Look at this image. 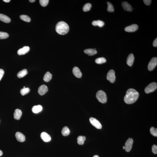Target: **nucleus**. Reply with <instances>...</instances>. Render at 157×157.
Returning <instances> with one entry per match:
<instances>
[{
    "label": "nucleus",
    "mask_w": 157,
    "mask_h": 157,
    "mask_svg": "<svg viewBox=\"0 0 157 157\" xmlns=\"http://www.w3.org/2000/svg\"><path fill=\"white\" fill-rule=\"evenodd\" d=\"M139 93L135 89H130L127 91L126 95L124 98L125 103L128 104H132L135 103L139 97Z\"/></svg>",
    "instance_id": "f257e3e1"
},
{
    "label": "nucleus",
    "mask_w": 157,
    "mask_h": 157,
    "mask_svg": "<svg viewBox=\"0 0 157 157\" xmlns=\"http://www.w3.org/2000/svg\"><path fill=\"white\" fill-rule=\"evenodd\" d=\"M69 30V27L68 25L64 22H60L56 25V31L60 35H65L68 32Z\"/></svg>",
    "instance_id": "f03ea898"
},
{
    "label": "nucleus",
    "mask_w": 157,
    "mask_h": 157,
    "mask_svg": "<svg viewBox=\"0 0 157 157\" xmlns=\"http://www.w3.org/2000/svg\"><path fill=\"white\" fill-rule=\"evenodd\" d=\"M96 98L99 102L102 103H105L107 102V97L106 93L102 90L98 91L96 95Z\"/></svg>",
    "instance_id": "7ed1b4c3"
},
{
    "label": "nucleus",
    "mask_w": 157,
    "mask_h": 157,
    "mask_svg": "<svg viewBox=\"0 0 157 157\" xmlns=\"http://www.w3.org/2000/svg\"><path fill=\"white\" fill-rule=\"evenodd\" d=\"M157 88V84L154 82L151 83L145 88V93H149L153 92L156 90Z\"/></svg>",
    "instance_id": "20e7f679"
},
{
    "label": "nucleus",
    "mask_w": 157,
    "mask_h": 157,
    "mask_svg": "<svg viewBox=\"0 0 157 157\" xmlns=\"http://www.w3.org/2000/svg\"><path fill=\"white\" fill-rule=\"evenodd\" d=\"M157 64V58L153 57L150 61L148 66V69L150 71H152L156 67Z\"/></svg>",
    "instance_id": "39448f33"
},
{
    "label": "nucleus",
    "mask_w": 157,
    "mask_h": 157,
    "mask_svg": "<svg viewBox=\"0 0 157 157\" xmlns=\"http://www.w3.org/2000/svg\"><path fill=\"white\" fill-rule=\"evenodd\" d=\"M107 79L111 83H113L116 80V76L114 70H109L107 75Z\"/></svg>",
    "instance_id": "423d86ee"
},
{
    "label": "nucleus",
    "mask_w": 157,
    "mask_h": 157,
    "mask_svg": "<svg viewBox=\"0 0 157 157\" xmlns=\"http://www.w3.org/2000/svg\"><path fill=\"white\" fill-rule=\"evenodd\" d=\"M91 124L94 126L95 127L98 129H101L102 128V125L100 122L98 120L95 118L91 117L89 119Z\"/></svg>",
    "instance_id": "0eeeda50"
},
{
    "label": "nucleus",
    "mask_w": 157,
    "mask_h": 157,
    "mask_svg": "<svg viewBox=\"0 0 157 157\" xmlns=\"http://www.w3.org/2000/svg\"><path fill=\"white\" fill-rule=\"evenodd\" d=\"M133 142V139L132 138H129L126 141L125 143V150L127 152H129L131 150Z\"/></svg>",
    "instance_id": "6e6552de"
},
{
    "label": "nucleus",
    "mask_w": 157,
    "mask_h": 157,
    "mask_svg": "<svg viewBox=\"0 0 157 157\" xmlns=\"http://www.w3.org/2000/svg\"><path fill=\"white\" fill-rule=\"evenodd\" d=\"M138 28V26L137 24H134L125 27V30L126 32H132L136 31Z\"/></svg>",
    "instance_id": "1a4fd4ad"
},
{
    "label": "nucleus",
    "mask_w": 157,
    "mask_h": 157,
    "mask_svg": "<svg viewBox=\"0 0 157 157\" xmlns=\"http://www.w3.org/2000/svg\"><path fill=\"white\" fill-rule=\"evenodd\" d=\"M48 91L47 86L45 85H42L39 87L38 92L40 95L43 96L47 93Z\"/></svg>",
    "instance_id": "9d476101"
},
{
    "label": "nucleus",
    "mask_w": 157,
    "mask_h": 157,
    "mask_svg": "<svg viewBox=\"0 0 157 157\" xmlns=\"http://www.w3.org/2000/svg\"><path fill=\"white\" fill-rule=\"evenodd\" d=\"M30 50V47L27 46H25L22 48L20 49L17 52L19 55H23L28 53Z\"/></svg>",
    "instance_id": "9b49d317"
},
{
    "label": "nucleus",
    "mask_w": 157,
    "mask_h": 157,
    "mask_svg": "<svg viewBox=\"0 0 157 157\" xmlns=\"http://www.w3.org/2000/svg\"><path fill=\"white\" fill-rule=\"evenodd\" d=\"M41 139L43 141L45 142H50L51 140V137L46 132H42L41 134Z\"/></svg>",
    "instance_id": "f8f14e48"
},
{
    "label": "nucleus",
    "mask_w": 157,
    "mask_h": 157,
    "mask_svg": "<svg viewBox=\"0 0 157 157\" xmlns=\"http://www.w3.org/2000/svg\"><path fill=\"white\" fill-rule=\"evenodd\" d=\"M15 136L17 140L20 142H24L25 141V137L24 135L21 132H17L16 133Z\"/></svg>",
    "instance_id": "ddd939ff"
},
{
    "label": "nucleus",
    "mask_w": 157,
    "mask_h": 157,
    "mask_svg": "<svg viewBox=\"0 0 157 157\" xmlns=\"http://www.w3.org/2000/svg\"><path fill=\"white\" fill-rule=\"evenodd\" d=\"M135 60V57L133 54H129L127 60V63L129 67H132L133 64Z\"/></svg>",
    "instance_id": "4468645a"
},
{
    "label": "nucleus",
    "mask_w": 157,
    "mask_h": 157,
    "mask_svg": "<svg viewBox=\"0 0 157 157\" xmlns=\"http://www.w3.org/2000/svg\"><path fill=\"white\" fill-rule=\"evenodd\" d=\"M73 72L74 75L78 78H80L82 77V73L78 67H74L73 69Z\"/></svg>",
    "instance_id": "2eb2a0df"
},
{
    "label": "nucleus",
    "mask_w": 157,
    "mask_h": 157,
    "mask_svg": "<svg viewBox=\"0 0 157 157\" xmlns=\"http://www.w3.org/2000/svg\"><path fill=\"white\" fill-rule=\"evenodd\" d=\"M122 6L123 9L125 10L130 12L132 10V8L131 6L126 2H122Z\"/></svg>",
    "instance_id": "dca6fc26"
},
{
    "label": "nucleus",
    "mask_w": 157,
    "mask_h": 157,
    "mask_svg": "<svg viewBox=\"0 0 157 157\" xmlns=\"http://www.w3.org/2000/svg\"><path fill=\"white\" fill-rule=\"evenodd\" d=\"M22 114V112L21 110L19 109H15L14 113V119L19 120L21 119Z\"/></svg>",
    "instance_id": "f3484780"
},
{
    "label": "nucleus",
    "mask_w": 157,
    "mask_h": 157,
    "mask_svg": "<svg viewBox=\"0 0 157 157\" xmlns=\"http://www.w3.org/2000/svg\"><path fill=\"white\" fill-rule=\"evenodd\" d=\"M0 21L5 23H9L10 22L11 20L7 16L3 14H0Z\"/></svg>",
    "instance_id": "a211bd4d"
},
{
    "label": "nucleus",
    "mask_w": 157,
    "mask_h": 157,
    "mask_svg": "<svg viewBox=\"0 0 157 157\" xmlns=\"http://www.w3.org/2000/svg\"><path fill=\"white\" fill-rule=\"evenodd\" d=\"M84 52L89 56H91L94 55L97 53L96 50L93 49H88L84 50Z\"/></svg>",
    "instance_id": "6ab92c4d"
},
{
    "label": "nucleus",
    "mask_w": 157,
    "mask_h": 157,
    "mask_svg": "<svg viewBox=\"0 0 157 157\" xmlns=\"http://www.w3.org/2000/svg\"><path fill=\"white\" fill-rule=\"evenodd\" d=\"M43 109L42 106L39 105L37 106H34L32 108V111L34 113H38L41 111Z\"/></svg>",
    "instance_id": "aec40b11"
},
{
    "label": "nucleus",
    "mask_w": 157,
    "mask_h": 157,
    "mask_svg": "<svg viewBox=\"0 0 157 157\" xmlns=\"http://www.w3.org/2000/svg\"><path fill=\"white\" fill-rule=\"evenodd\" d=\"M52 77V75L49 72H47L45 75L44 77V80L46 82H48L51 80Z\"/></svg>",
    "instance_id": "412c9836"
},
{
    "label": "nucleus",
    "mask_w": 157,
    "mask_h": 157,
    "mask_svg": "<svg viewBox=\"0 0 157 157\" xmlns=\"http://www.w3.org/2000/svg\"><path fill=\"white\" fill-rule=\"evenodd\" d=\"M27 74V70L26 69H24L21 70L17 74V76L19 78H21L24 77Z\"/></svg>",
    "instance_id": "4be33fe9"
},
{
    "label": "nucleus",
    "mask_w": 157,
    "mask_h": 157,
    "mask_svg": "<svg viewBox=\"0 0 157 157\" xmlns=\"http://www.w3.org/2000/svg\"><path fill=\"white\" fill-rule=\"evenodd\" d=\"M70 131L68 127H65L62 130V134L63 136H67L70 134Z\"/></svg>",
    "instance_id": "5701e85b"
},
{
    "label": "nucleus",
    "mask_w": 157,
    "mask_h": 157,
    "mask_svg": "<svg viewBox=\"0 0 157 157\" xmlns=\"http://www.w3.org/2000/svg\"><path fill=\"white\" fill-rule=\"evenodd\" d=\"M92 24L93 26H98L100 27H102L104 25L105 23L103 21L100 20H97V21H94L92 22Z\"/></svg>",
    "instance_id": "b1692460"
},
{
    "label": "nucleus",
    "mask_w": 157,
    "mask_h": 157,
    "mask_svg": "<svg viewBox=\"0 0 157 157\" xmlns=\"http://www.w3.org/2000/svg\"><path fill=\"white\" fill-rule=\"evenodd\" d=\"M86 139V137L84 136H79L77 139V143L79 145H82L84 143Z\"/></svg>",
    "instance_id": "393cba45"
},
{
    "label": "nucleus",
    "mask_w": 157,
    "mask_h": 157,
    "mask_svg": "<svg viewBox=\"0 0 157 157\" xmlns=\"http://www.w3.org/2000/svg\"><path fill=\"white\" fill-rule=\"evenodd\" d=\"M106 60L104 57L99 58L96 59L95 62L97 64H100L105 63Z\"/></svg>",
    "instance_id": "a878e982"
},
{
    "label": "nucleus",
    "mask_w": 157,
    "mask_h": 157,
    "mask_svg": "<svg viewBox=\"0 0 157 157\" xmlns=\"http://www.w3.org/2000/svg\"><path fill=\"white\" fill-rule=\"evenodd\" d=\"M30 91V89L29 88H25L21 89L20 90V93L22 96H23L29 93Z\"/></svg>",
    "instance_id": "bb28decb"
},
{
    "label": "nucleus",
    "mask_w": 157,
    "mask_h": 157,
    "mask_svg": "<svg viewBox=\"0 0 157 157\" xmlns=\"http://www.w3.org/2000/svg\"><path fill=\"white\" fill-rule=\"evenodd\" d=\"M108 7L107 10L109 12H113L114 11V8L113 5L110 2H107Z\"/></svg>",
    "instance_id": "cd10ccee"
},
{
    "label": "nucleus",
    "mask_w": 157,
    "mask_h": 157,
    "mask_svg": "<svg viewBox=\"0 0 157 157\" xmlns=\"http://www.w3.org/2000/svg\"><path fill=\"white\" fill-rule=\"evenodd\" d=\"M20 18L22 20L27 22H30L31 21V18L30 17L26 15H21L20 16Z\"/></svg>",
    "instance_id": "c85d7f7f"
},
{
    "label": "nucleus",
    "mask_w": 157,
    "mask_h": 157,
    "mask_svg": "<svg viewBox=\"0 0 157 157\" xmlns=\"http://www.w3.org/2000/svg\"><path fill=\"white\" fill-rule=\"evenodd\" d=\"M91 5L90 3H87L85 4L83 8V11L84 12H87L90 9L91 7Z\"/></svg>",
    "instance_id": "c756f323"
},
{
    "label": "nucleus",
    "mask_w": 157,
    "mask_h": 157,
    "mask_svg": "<svg viewBox=\"0 0 157 157\" xmlns=\"http://www.w3.org/2000/svg\"><path fill=\"white\" fill-rule=\"evenodd\" d=\"M9 37V35L6 32L0 31V39H5Z\"/></svg>",
    "instance_id": "7c9ffc66"
},
{
    "label": "nucleus",
    "mask_w": 157,
    "mask_h": 157,
    "mask_svg": "<svg viewBox=\"0 0 157 157\" xmlns=\"http://www.w3.org/2000/svg\"><path fill=\"white\" fill-rule=\"evenodd\" d=\"M49 2V0H40L39 2L40 5L43 7L46 6L48 5Z\"/></svg>",
    "instance_id": "2f4dec72"
},
{
    "label": "nucleus",
    "mask_w": 157,
    "mask_h": 157,
    "mask_svg": "<svg viewBox=\"0 0 157 157\" xmlns=\"http://www.w3.org/2000/svg\"><path fill=\"white\" fill-rule=\"evenodd\" d=\"M151 134L154 136H157V129H155L153 127H151L150 130Z\"/></svg>",
    "instance_id": "473e14b6"
},
{
    "label": "nucleus",
    "mask_w": 157,
    "mask_h": 157,
    "mask_svg": "<svg viewBox=\"0 0 157 157\" xmlns=\"http://www.w3.org/2000/svg\"><path fill=\"white\" fill-rule=\"evenodd\" d=\"M152 152L154 154L157 153V146L156 145H153L152 147Z\"/></svg>",
    "instance_id": "72a5a7b5"
},
{
    "label": "nucleus",
    "mask_w": 157,
    "mask_h": 157,
    "mask_svg": "<svg viewBox=\"0 0 157 157\" xmlns=\"http://www.w3.org/2000/svg\"><path fill=\"white\" fill-rule=\"evenodd\" d=\"M143 1L145 5L149 6L150 5L152 1L151 0H144Z\"/></svg>",
    "instance_id": "f704fd0d"
},
{
    "label": "nucleus",
    "mask_w": 157,
    "mask_h": 157,
    "mask_svg": "<svg viewBox=\"0 0 157 157\" xmlns=\"http://www.w3.org/2000/svg\"><path fill=\"white\" fill-rule=\"evenodd\" d=\"M4 74V70L2 69H0V81L3 76Z\"/></svg>",
    "instance_id": "c9c22d12"
},
{
    "label": "nucleus",
    "mask_w": 157,
    "mask_h": 157,
    "mask_svg": "<svg viewBox=\"0 0 157 157\" xmlns=\"http://www.w3.org/2000/svg\"><path fill=\"white\" fill-rule=\"evenodd\" d=\"M153 46L155 47H157V38H156L155 39V40H154L153 43Z\"/></svg>",
    "instance_id": "e433bc0d"
},
{
    "label": "nucleus",
    "mask_w": 157,
    "mask_h": 157,
    "mask_svg": "<svg viewBox=\"0 0 157 157\" xmlns=\"http://www.w3.org/2000/svg\"><path fill=\"white\" fill-rule=\"evenodd\" d=\"M4 2H9L10 1V0H3Z\"/></svg>",
    "instance_id": "4c0bfd02"
},
{
    "label": "nucleus",
    "mask_w": 157,
    "mask_h": 157,
    "mask_svg": "<svg viewBox=\"0 0 157 157\" xmlns=\"http://www.w3.org/2000/svg\"><path fill=\"white\" fill-rule=\"evenodd\" d=\"M29 1L31 2H35V0H30Z\"/></svg>",
    "instance_id": "58836bf2"
},
{
    "label": "nucleus",
    "mask_w": 157,
    "mask_h": 157,
    "mask_svg": "<svg viewBox=\"0 0 157 157\" xmlns=\"http://www.w3.org/2000/svg\"><path fill=\"white\" fill-rule=\"evenodd\" d=\"M3 152L2 151L0 150V156H1L2 155Z\"/></svg>",
    "instance_id": "ea45409f"
},
{
    "label": "nucleus",
    "mask_w": 157,
    "mask_h": 157,
    "mask_svg": "<svg viewBox=\"0 0 157 157\" xmlns=\"http://www.w3.org/2000/svg\"><path fill=\"white\" fill-rule=\"evenodd\" d=\"M93 157H99L98 155H95Z\"/></svg>",
    "instance_id": "a19ab883"
},
{
    "label": "nucleus",
    "mask_w": 157,
    "mask_h": 157,
    "mask_svg": "<svg viewBox=\"0 0 157 157\" xmlns=\"http://www.w3.org/2000/svg\"><path fill=\"white\" fill-rule=\"evenodd\" d=\"M125 149V147L124 146H123V149L124 150Z\"/></svg>",
    "instance_id": "79ce46f5"
},
{
    "label": "nucleus",
    "mask_w": 157,
    "mask_h": 157,
    "mask_svg": "<svg viewBox=\"0 0 157 157\" xmlns=\"http://www.w3.org/2000/svg\"><path fill=\"white\" fill-rule=\"evenodd\" d=\"M26 88V87H25V86H24V87H23V88Z\"/></svg>",
    "instance_id": "37998d69"
}]
</instances>
